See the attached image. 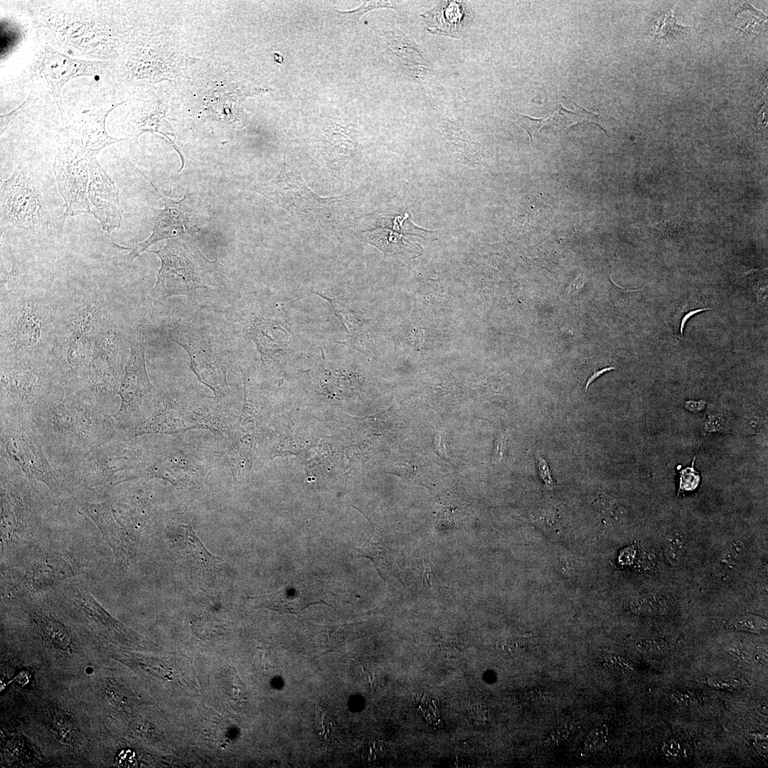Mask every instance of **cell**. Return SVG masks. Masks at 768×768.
I'll return each instance as SVG.
<instances>
[{
	"label": "cell",
	"instance_id": "1",
	"mask_svg": "<svg viewBox=\"0 0 768 768\" xmlns=\"http://www.w3.org/2000/svg\"><path fill=\"white\" fill-rule=\"evenodd\" d=\"M28 417L46 454L61 467L104 442L124 436L112 415L65 388L60 396L43 398Z\"/></svg>",
	"mask_w": 768,
	"mask_h": 768
},
{
	"label": "cell",
	"instance_id": "2",
	"mask_svg": "<svg viewBox=\"0 0 768 768\" xmlns=\"http://www.w3.org/2000/svg\"><path fill=\"white\" fill-rule=\"evenodd\" d=\"M152 452L134 438L118 437L104 442L61 467L63 487L112 488L142 476Z\"/></svg>",
	"mask_w": 768,
	"mask_h": 768
},
{
	"label": "cell",
	"instance_id": "3",
	"mask_svg": "<svg viewBox=\"0 0 768 768\" xmlns=\"http://www.w3.org/2000/svg\"><path fill=\"white\" fill-rule=\"evenodd\" d=\"M149 252L156 254L161 262L153 289L159 299L174 295L191 297L198 289L221 285L219 264L207 260L188 234L169 239L157 250Z\"/></svg>",
	"mask_w": 768,
	"mask_h": 768
},
{
	"label": "cell",
	"instance_id": "4",
	"mask_svg": "<svg viewBox=\"0 0 768 768\" xmlns=\"http://www.w3.org/2000/svg\"><path fill=\"white\" fill-rule=\"evenodd\" d=\"M1 469L44 484L60 495L64 487L46 457L28 417L1 412Z\"/></svg>",
	"mask_w": 768,
	"mask_h": 768
},
{
	"label": "cell",
	"instance_id": "5",
	"mask_svg": "<svg viewBox=\"0 0 768 768\" xmlns=\"http://www.w3.org/2000/svg\"><path fill=\"white\" fill-rule=\"evenodd\" d=\"M144 336L142 326L132 341L117 394L118 411L112 415L118 430L126 437L154 412L161 393L151 383L146 368Z\"/></svg>",
	"mask_w": 768,
	"mask_h": 768
},
{
	"label": "cell",
	"instance_id": "6",
	"mask_svg": "<svg viewBox=\"0 0 768 768\" xmlns=\"http://www.w3.org/2000/svg\"><path fill=\"white\" fill-rule=\"evenodd\" d=\"M193 429L208 430L221 437H229L230 429L225 418L214 407L199 398L161 393L152 415L128 436L132 439L149 434H175Z\"/></svg>",
	"mask_w": 768,
	"mask_h": 768
},
{
	"label": "cell",
	"instance_id": "7",
	"mask_svg": "<svg viewBox=\"0 0 768 768\" xmlns=\"http://www.w3.org/2000/svg\"><path fill=\"white\" fill-rule=\"evenodd\" d=\"M60 217L50 215L41 191L21 166L1 184V232L9 228L61 233Z\"/></svg>",
	"mask_w": 768,
	"mask_h": 768
},
{
	"label": "cell",
	"instance_id": "8",
	"mask_svg": "<svg viewBox=\"0 0 768 768\" xmlns=\"http://www.w3.org/2000/svg\"><path fill=\"white\" fill-rule=\"evenodd\" d=\"M169 334L171 340L187 351L191 370L213 392L215 400L225 398L229 394V362L224 351L206 333L185 324L174 326Z\"/></svg>",
	"mask_w": 768,
	"mask_h": 768
},
{
	"label": "cell",
	"instance_id": "9",
	"mask_svg": "<svg viewBox=\"0 0 768 768\" xmlns=\"http://www.w3.org/2000/svg\"><path fill=\"white\" fill-rule=\"evenodd\" d=\"M94 156L93 153L71 142L58 149L54 159L53 171L59 193L65 201V210L60 216L64 223L68 217L90 213L87 196L88 168L90 160Z\"/></svg>",
	"mask_w": 768,
	"mask_h": 768
},
{
	"label": "cell",
	"instance_id": "10",
	"mask_svg": "<svg viewBox=\"0 0 768 768\" xmlns=\"http://www.w3.org/2000/svg\"><path fill=\"white\" fill-rule=\"evenodd\" d=\"M254 189L292 215H323L346 197L319 196L305 184L300 174L287 163L274 179L258 184Z\"/></svg>",
	"mask_w": 768,
	"mask_h": 768
},
{
	"label": "cell",
	"instance_id": "11",
	"mask_svg": "<svg viewBox=\"0 0 768 768\" xmlns=\"http://www.w3.org/2000/svg\"><path fill=\"white\" fill-rule=\"evenodd\" d=\"M410 236L420 237L429 241L437 240L436 230H428L417 226L409 219L407 213L391 218H380L376 228L364 231L361 238L386 255L407 257L422 255V247L410 241Z\"/></svg>",
	"mask_w": 768,
	"mask_h": 768
},
{
	"label": "cell",
	"instance_id": "12",
	"mask_svg": "<svg viewBox=\"0 0 768 768\" xmlns=\"http://www.w3.org/2000/svg\"><path fill=\"white\" fill-rule=\"evenodd\" d=\"M244 384V403L237 423L235 435L225 455V460L235 479L250 469L255 454L258 415L257 395L247 374L239 366Z\"/></svg>",
	"mask_w": 768,
	"mask_h": 768
},
{
	"label": "cell",
	"instance_id": "13",
	"mask_svg": "<svg viewBox=\"0 0 768 768\" xmlns=\"http://www.w3.org/2000/svg\"><path fill=\"white\" fill-rule=\"evenodd\" d=\"M87 196L92 205L90 213L100 221L103 230L111 233L120 227L122 220L119 191L95 156L90 160Z\"/></svg>",
	"mask_w": 768,
	"mask_h": 768
},
{
	"label": "cell",
	"instance_id": "14",
	"mask_svg": "<svg viewBox=\"0 0 768 768\" xmlns=\"http://www.w3.org/2000/svg\"><path fill=\"white\" fill-rule=\"evenodd\" d=\"M4 395L9 403L1 412L28 417L42 400L41 382L38 373L27 365H15L1 370Z\"/></svg>",
	"mask_w": 768,
	"mask_h": 768
},
{
	"label": "cell",
	"instance_id": "15",
	"mask_svg": "<svg viewBox=\"0 0 768 768\" xmlns=\"http://www.w3.org/2000/svg\"><path fill=\"white\" fill-rule=\"evenodd\" d=\"M80 572V565L70 555L52 553L31 563L11 594L21 595L48 588Z\"/></svg>",
	"mask_w": 768,
	"mask_h": 768
},
{
	"label": "cell",
	"instance_id": "16",
	"mask_svg": "<svg viewBox=\"0 0 768 768\" xmlns=\"http://www.w3.org/2000/svg\"><path fill=\"white\" fill-rule=\"evenodd\" d=\"M204 471L200 461L193 455L173 448L152 452L142 476L162 479L178 487L194 482Z\"/></svg>",
	"mask_w": 768,
	"mask_h": 768
},
{
	"label": "cell",
	"instance_id": "17",
	"mask_svg": "<svg viewBox=\"0 0 768 768\" xmlns=\"http://www.w3.org/2000/svg\"><path fill=\"white\" fill-rule=\"evenodd\" d=\"M78 505L80 511L97 526L102 539L112 549L119 561L124 562L134 555L137 544L135 534L117 521L109 498L101 503L82 501Z\"/></svg>",
	"mask_w": 768,
	"mask_h": 768
},
{
	"label": "cell",
	"instance_id": "18",
	"mask_svg": "<svg viewBox=\"0 0 768 768\" xmlns=\"http://www.w3.org/2000/svg\"><path fill=\"white\" fill-rule=\"evenodd\" d=\"M161 195V194H160ZM165 208H153L152 221L154 227L152 234L146 240L137 244L127 256L128 262H132L149 246L163 239H172L188 235V223L190 213L184 206V198L181 201H174L161 196Z\"/></svg>",
	"mask_w": 768,
	"mask_h": 768
},
{
	"label": "cell",
	"instance_id": "19",
	"mask_svg": "<svg viewBox=\"0 0 768 768\" xmlns=\"http://www.w3.org/2000/svg\"><path fill=\"white\" fill-rule=\"evenodd\" d=\"M100 63L73 59L55 50H48L42 59L41 73L46 80L53 98L61 110V90L70 79L80 75H94Z\"/></svg>",
	"mask_w": 768,
	"mask_h": 768
},
{
	"label": "cell",
	"instance_id": "20",
	"mask_svg": "<svg viewBox=\"0 0 768 768\" xmlns=\"http://www.w3.org/2000/svg\"><path fill=\"white\" fill-rule=\"evenodd\" d=\"M421 16L430 33L452 38L461 37L472 20L466 4L457 1H440Z\"/></svg>",
	"mask_w": 768,
	"mask_h": 768
},
{
	"label": "cell",
	"instance_id": "21",
	"mask_svg": "<svg viewBox=\"0 0 768 768\" xmlns=\"http://www.w3.org/2000/svg\"><path fill=\"white\" fill-rule=\"evenodd\" d=\"M255 599L258 607L297 615L309 605L322 602L312 586L302 582L289 584L274 593Z\"/></svg>",
	"mask_w": 768,
	"mask_h": 768
},
{
	"label": "cell",
	"instance_id": "22",
	"mask_svg": "<svg viewBox=\"0 0 768 768\" xmlns=\"http://www.w3.org/2000/svg\"><path fill=\"white\" fill-rule=\"evenodd\" d=\"M112 109L98 113H87L70 123L67 129L70 142L96 155L102 149L119 141L108 136L105 131L106 116Z\"/></svg>",
	"mask_w": 768,
	"mask_h": 768
},
{
	"label": "cell",
	"instance_id": "23",
	"mask_svg": "<svg viewBox=\"0 0 768 768\" xmlns=\"http://www.w3.org/2000/svg\"><path fill=\"white\" fill-rule=\"evenodd\" d=\"M36 621L43 637L52 646L63 651L71 650L72 637L60 622L44 615H36Z\"/></svg>",
	"mask_w": 768,
	"mask_h": 768
},
{
	"label": "cell",
	"instance_id": "24",
	"mask_svg": "<svg viewBox=\"0 0 768 768\" xmlns=\"http://www.w3.org/2000/svg\"><path fill=\"white\" fill-rule=\"evenodd\" d=\"M41 327L36 314L30 308L24 309L15 326L14 338L16 343L21 346L34 345L40 336Z\"/></svg>",
	"mask_w": 768,
	"mask_h": 768
},
{
	"label": "cell",
	"instance_id": "25",
	"mask_svg": "<svg viewBox=\"0 0 768 768\" xmlns=\"http://www.w3.org/2000/svg\"><path fill=\"white\" fill-rule=\"evenodd\" d=\"M75 600L85 612L107 628L114 629L119 634L129 633V630L125 629L122 624L110 617L87 591L80 590L76 594Z\"/></svg>",
	"mask_w": 768,
	"mask_h": 768
},
{
	"label": "cell",
	"instance_id": "26",
	"mask_svg": "<svg viewBox=\"0 0 768 768\" xmlns=\"http://www.w3.org/2000/svg\"><path fill=\"white\" fill-rule=\"evenodd\" d=\"M178 528L186 553L197 558L210 572L213 570L219 558L207 551L190 524H181Z\"/></svg>",
	"mask_w": 768,
	"mask_h": 768
},
{
	"label": "cell",
	"instance_id": "27",
	"mask_svg": "<svg viewBox=\"0 0 768 768\" xmlns=\"http://www.w3.org/2000/svg\"><path fill=\"white\" fill-rule=\"evenodd\" d=\"M692 29L676 23L672 11L662 13L654 23V34L656 39L673 41L686 35Z\"/></svg>",
	"mask_w": 768,
	"mask_h": 768
},
{
	"label": "cell",
	"instance_id": "28",
	"mask_svg": "<svg viewBox=\"0 0 768 768\" xmlns=\"http://www.w3.org/2000/svg\"><path fill=\"white\" fill-rule=\"evenodd\" d=\"M766 20L767 16L763 13L745 4L736 14L735 26L744 32L754 33Z\"/></svg>",
	"mask_w": 768,
	"mask_h": 768
},
{
	"label": "cell",
	"instance_id": "29",
	"mask_svg": "<svg viewBox=\"0 0 768 768\" xmlns=\"http://www.w3.org/2000/svg\"><path fill=\"white\" fill-rule=\"evenodd\" d=\"M98 310L94 304L87 305L77 316L74 322L72 339L84 337L90 329L97 316Z\"/></svg>",
	"mask_w": 768,
	"mask_h": 768
},
{
	"label": "cell",
	"instance_id": "30",
	"mask_svg": "<svg viewBox=\"0 0 768 768\" xmlns=\"http://www.w3.org/2000/svg\"><path fill=\"white\" fill-rule=\"evenodd\" d=\"M664 552L670 564L675 566L678 565L686 557L685 542L680 536L673 535L666 542Z\"/></svg>",
	"mask_w": 768,
	"mask_h": 768
},
{
	"label": "cell",
	"instance_id": "31",
	"mask_svg": "<svg viewBox=\"0 0 768 768\" xmlns=\"http://www.w3.org/2000/svg\"><path fill=\"white\" fill-rule=\"evenodd\" d=\"M53 725H55L53 729L57 731L58 736L61 741L67 743H75L78 741L76 730L72 727L64 716L58 715L54 718Z\"/></svg>",
	"mask_w": 768,
	"mask_h": 768
},
{
	"label": "cell",
	"instance_id": "32",
	"mask_svg": "<svg viewBox=\"0 0 768 768\" xmlns=\"http://www.w3.org/2000/svg\"><path fill=\"white\" fill-rule=\"evenodd\" d=\"M734 624L737 629L757 633L766 630L767 627V621L755 615L742 617L737 619Z\"/></svg>",
	"mask_w": 768,
	"mask_h": 768
},
{
	"label": "cell",
	"instance_id": "33",
	"mask_svg": "<svg viewBox=\"0 0 768 768\" xmlns=\"http://www.w3.org/2000/svg\"><path fill=\"white\" fill-rule=\"evenodd\" d=\"M696 455L694 457L692 466L685 468L681 470L680 474V487L679 491H693L699 484L700 476L699 473L695 470L694 467V463L695 461Z\"/></svg>",
	"mask_w": 768,
	"mask_h": 768
},
{
	"label": "cell",
	"instance_id": "34",
	"mask_svg": "<svg viewBox=\"0 0 768 768\" xmlns=\"http://www.w3.org/2000/svg\"><path fill=\"white\" fill-rule=\"evenodd\" d=\"M708 684L716 689L734 690L744 686L742 679L735 677H711L708 679Z\"/></svg>",
	"mask_w": 768,
	"mask_h": 768
},
{
	"label": "cell",
	"instance_id": "35",
	"mask_svg": "<svg viewBox=\"0 0 768 768\" xmlns=\"http://www.w3.org/2000/svg\"><path fill=\"white\" fill-rule=\"evenodd\" d=\"M379 7L393 8L394 5L390 1H366L357 9L351 11H342V13L347 14L351 18L357 20L366 11Z\"/></svg>",
	"mask_w": 768,
	"mask_h": 768
},
{
	"label": "cell",
	"instance_id": "36",
	"mask_svg": "<svg viewBox=\"0 0 768 768\" xmlns=\"http://www.w3.org/2000/svg\"><path fill=\"white\" fill-rule=\"evenodd\" d=\"M521 117L518 121L519 124L527 131L530 137L533 139V136L539 131V129L544 125L545 119H535L528 116L519 114Z\"/></svg>",
	"mask_w": 768,
	"mask_h": 768
},
{
	"label": "cell",
	"instance_id": "37",
	"mask_svg": "<svg viewBox=\"0 0 768 768\" xmlns=\"http://www.w3.org/2000/svg\"><path fill=\"white\" fill-rule=\"evenodd\" d=\"M663 750L668 758L673 759L681 758V757H686V753H688L686 745H682L675 740H671L666 743Z\"/></svg>",
	"mask_w": 768,
	"mask_h": 768
},
{
	"label": "cell",
	"instance_id": "38",
	"mask_svg": "<svg viewBox=\"0 0 768 768\" xmlns=\"http://www.w3.org/2000/svg\"><path fill=\"white\" fill-rule=\"evenodd\" d=\"M671 698L673 702L684 705H692L698 701L695 693L688 690L675 691L671 694Z\"/></svg>",
	"mask_w": 768,
	"mask_h": 768
},
{
	"label": "cell",
	"instance_id": "39",
	"mask_svg": "<svg viewBox=\"0 0 768 768\" xmlns=\"http://www.w3.org/2000/svg\"><path fill=\"white\" fill-rule=\"evenodd\" d=\"M705 429L708 432L727 431L725 417L722 415L709 416V421L705 425Z\"/></svg>",
	"mask_w": 768,
	"mask_h": 768
},
{
	"label": "cell",
	"instance_id": "40",
	"mask_svg": "<svg viewBox=\"0 0 768 768\" xmlns=\"http://www.w3.org/2000/svg\"><path fill=\"white\" fill-rule=\"evenodd\" d=\"M638 647L641 650H645L647 652H663L665 649V644L663 641L658 639L641 641L638 644Z\"/></svg>",
	"mask_w": 768,
	"mask_h": 768
},
{
	"label": "cell",
	"instance_id": "41",
	"mask_svg": "<svg viewBox=\"0 0 768 768\" xmlns=\"http://www.w3.org/2000/svg\"><path fill=\"white\" fill-rule=\"evenodd\" d=\"M107 698L113 704L117 705L124 702V695L121 693L119 687L110 683L105 689Z\"/></svg>",
	"mask_w": 768,
	"mask_h": 768
},
{
	"label": "cell",
	"instance_id": "42",
	"mask_svg": "<svg viewBox=\"0 0 768 768\" xmlns=\"http://www.w3.org/2000/svg\"><path fill=\"white\" fill-rule=\"evenodd\" d=\"M749 739L753 742L754 747L758 749L759 752L767 753V737L765 735L760 733L749 734Z\"/></svg>",
	"mask_w": 768,
	"mask_h": 768
},
{
	"label": "cell",
	"instance_id": "43",
	"mask_svg": "<svg viewBox=\"0 0 768 768\" xmlns=\"http://www.w3.org/2000/svg\"><path fill=\"white\" fill-rule=\"evenodd\" d=\"M742 544L740 543H739V542L738 543H734L732 545V547L727 551V554L725 555V557L727 558L726 560H727L728 562H734L737 559L738 556L742 554Z\"/></svg>",
	"mask_w": 768,
	"mask_h": 768
},
{
	"label": "cell",
	"instance_id": "44",
	"mask_svg": "<svg viewBox=\"0 0 768 768\" xmlns=\"http://www.w3.org/2000/svg\"><path fill=\"white\" fill-rule=\"evenodd\" d=\"M708 310H710V308L697 309L690 311L687 314H685V316L682 318V320H681V326H680L681 338H683V329H684L685 325H686V322L688 321V320L693 315H694L695 314H698V313H700V312H702V311H708Z\"/></svg>",
	"mask_w": 768,
	"mask_h": 768
},
{
	"label": "cell",
	"instance_id": "45",
	"mask_svg": "<svg viewBox=\"0 0 768 768\" xmlns=\"http://www.w3.org/2000/svg\"><path fill=\"white\" fill-rule=\"evenodd\" d=\"M133 730L140 736H149L151 729L144 722H136L132 725Z\"/></svg>",
	"mask_w": 768,
	"mask_h": 768
},
{
	"label": "cell",
	"instance_id": "46",
	"mask_svg": "<svg viewBox=\"0 0 768 768\" xmlns=\"http://www.w3.org/2000/svg\"><path fill=\"white\" fill-rule=\"evenodd\" d=\"M539 469H540V474H541V476L545 480V481H546L548 483L551 481V479H550V474H549L550 473H549V471H548V467L547 466L546 463L543 459L539 461Z\"/></svg>",
	"mask_w": 768,
	"mask_h": 768
},
{
	"label": "cell",
	"instance_id": "47",
	"mask_svg": "<svg viewBox=\"0 0 768 768\" xmlns=\"http://www.w3.org/2000/svg\"><path fill=\"white\" fill-rule=\"evenodd\" d=\"M424 570L422 572V586L424 585H429L430 582L431 568L428 562L424 563Z\"/></svg>",
	"mask_w": 768,
	"mask_h": 768
},
{
	"label": "cell",
	"instance_id": "48",
	"mask_svg": "<svg viewBox=\"0 0 768 768\" xmlns=\"http://www.w3.org/2000/svg\"><path fill=\"white\" fill-rule=\"evenodd\" d=\"M688 403L690 404H687V408L692 411L701 410L705 405L704 403L700 404V402H689Z\"/></svg>",
	"mask_w": 768,
	"mask_h": 768
},
{
	"label": "cell",
	"instance_id": "49",
	"mask_svg": "<svg viewBox=\"0 0 768 768\" xmlns=\"http://www.w3.org/2000/svg\"><path fill=\"white\" fill-rule=\"evenodd\" d=\"M612 369H614V368H612V367H608V368H603V369H602V370H600L597 371V373H596L595 374H594V375H592V377H591V378H590L589 379V380H588V382H587V385H589V384H590V383H591L592 381H593V380L596 379V378H597V377H599V376L600 375H602V374L603 373H605V372H607V371H609V370H612Z\"/></svg>",
	"mask_w": 768,
	"mask_h": 768
}]
</instances>
